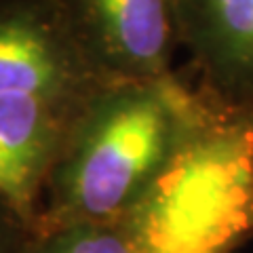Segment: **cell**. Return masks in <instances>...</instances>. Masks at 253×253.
Instances as JSON below:
<instances>
[{
  "mask_svg": "<svg viewBox=\"0 0 253 253\" xmlns=\"http://www.w3.org/2000/svg\"><path fill=\"white\" fill-rule=\"evenodd\" d=\"M112 84L61 0H9L0 13V97H36L81 118Z\"/></svg>",
  "mask_w": 253,
  "mask_h": 253,
  "instance_id": "3",
  "label": "cell"
},
{
  "mask_svg": "<svg viewBox=\"0 0 253 253\" xmlns=\"http://www.w3.org/2000/svg\"><path fill=\"white\" fill-rule=\"evenodd\" d=\"M81 118L36 97H0V201L13 213L32 215L44 179H51Z\"/></svg>",
  "mask_w": 253,
  "mask_h": 253,
  "instance_id": "5",
  "label": "cell"
},
{
  "mask_svg": "<svg viewBox=\"0 0 253 253\" xmlns=\"http://www.w3.org/2000/svg\"><path fill=\"white\" fill-rule=\"evenodd\" d=\"M144 253H226L253 228V106L203 123L129 213Z\"/></svg>",
  "mask_w": 253,
  "mask_h": 253,
  "instance_id": "2",
  "label": "cell"
},
{
  "mask_svg": "<svg viewBox=\"0 0 253 253\" xmlns=\"http://www.w3.org/2000/svg\"><path fill=\"white\" fill-rule=\"evenodd\" d=\"M123 219L72 224L51 253H141L131 217L126 215V224Z\"/></svg>",
  "mask_w": 253,
  "mask_h": 253,
  "instance_id": "7",
  "label": "cell"
},
{
  "mask_svg": "<svg viewBox=\"0 0 253 253\" xmlns=\"http://www.w3.org/2000/svg\"><path fill=\"white\" fill-rule=\"evenodd\" d=\"M97 68L114 83L169 78L177 0H61Z\"/></svg>",
  "mask_w": 253,
  "mask_h": 253,
  "instance_id": "4",
  "label": "cell"
},
{
  "mask_svg": "<svg viewBox=\"0 0 253 253\" xmlns=\"http://www.w3.org/2000/svg\"><path fill=\"white\" fill-rule=\"evenodd\" d=\"M177 26L205 84L253 106V0H177Z\"/></svg>",
  "mask_w": 253,
  "mask_h": 253,
  "instance_id": "6",
  "label": "cell"
},
{
  "mask_svg": "<svg viewBox=\"0 0 253 253\" xmlns=\"http://www.w3.org/2000/svg\"><path fill=\"white\" fill-rule=\"evenodd\" d=\"M228 106L209 86L118 83L83 114L53 169L61 215L72 224L126 217L163 177L186 139Z\"/></svg>",
  "mask_w": 253,
  "mask_h": 253,
  "instance_id": "1",
  "label": "cell"
}]
</instances>
